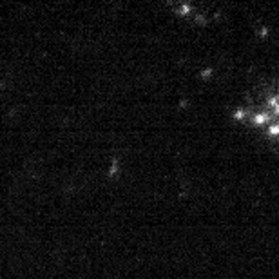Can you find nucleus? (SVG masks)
I'll return each mask as SVG.
<instances>
[{
	"mask_svg": "<svg viewBox=\"0 0 279 279\" xmlns=\"http://www.w3.org/2000/svg\"><path fill=\"white\" fill-rule=\"evenodd\" d=\"M272 118H274V114L270 112V111H259V112H256L252 118H250V123L252 125H256V127H261V125H265V123H268L270 125V122H272Z\"/></svg>",
	"mask_w": 279,
	"mask_h": 279,
	"instance_id": "obj_1",
	"label": "nucleus"
},
{
	"mask_svg": "<svg viewBox=\"0 0 279 279\" xmlns=\"http://www.w3.org/2000/svg\"><path fill=\"white\" fill-rule=\"evenodd\" d=\"M267 134H268V136H272V138L279 136V123H270V125H268V129H267Z\"/></svg>",
	"mask_w": 279,
	"mask_h": 279,
	"instance_id": "obj_2",
	"label": "nucleus"
},
{
	"mask_svg": "<svg viewBox=\"0 0 279 279\" xmlns=\"http://www.w3.org/2000/svg\"><path fill=\"white\" fill-rule=\"evenodd\" d=\"M245 116H246V109H236L234 111V118H236L238 122L245 120Z\"/></svg>",
	"mask_w": 279,
	"mask_h": 279,
	"instance_id": "obj_3",
	"label": "nucleus"
},
{
	"mask_svg": "<svg viewBox=\"0 0 279 279\" xmlns=\"http://www.w3.org/2000/svg\"><path fill=\"white\" fill-rule=\"evenodd\" d=\"M190 9H192V7H190L188 4H181L180 7H176V13H178V14H187Z\"/></svg>",
	"mask_w": 279,
	"mask_h": 279,
	"instance_id": "obj_4",
	"label": "nucleus"
},
{
	"mask_svg": "<svg viewBox=\"0 0 279 279\" xmlns=\"http://www.w3.org/2000/svg\"><path fill=\"white\" fill-rule=\"evenodd\" d=\"M212 72H214V71H212V67H207V69H203V71H201V78H203V80L210 78V76H212Z\"/></svg>",
	"mask_w": 279,
	"mask_h": 279,
	"instance_id": "obj_5",
	"label": "nucleus"
},
{
	"mask_svg": "<svg viewBox=\"0 0 279 279\" xmlns=\"http://www.w3.org/2000/svg\"><path fill=\"white\" fill-rule=\"evenodd\" d=\"M116 170H118V159H112L111 169H109V176H114V174H116Z\"/></svg>",
	"mask_w": 279,
	"mask_h": 279,
	"instance_id": "obj_6",
	"label": "nucleus"
},
{
	"mask_svg": "<svg viewBox=\"0 0 279 279\" xmlns=\"http://www.w3.org/2000/svg\"><path fill=\"white\" fill-rule=\"evenodd\" d=\"M194 22H196V24H199V25H205V24H207V18H205L203 14H198V17L194 18Z\"/></svg>",
	"mask_w": 279,
	"mask_h": 279,
	"instance_id": "obj_7",
	"label": "nucleus"
},
{
	"mask_svg": "<svg viewBox=\"0 0 279 279\" xmlns=\"http://www.w3.org/2000/svg\"><path fill=\"white\" fill-rule=\"evenodd\" d=\"M267 35H268V27H263L261 31H259V36L261 38H267Z\"/></svg>",
	"mask_w": 279,
	"mask_h": 279,
	"instance_id": "obj_8",
	"label": "nucleus"
},
{
	"mask_svg": "<svg viewBox=\"0 0 279 279\" xmlns=\"http://www.w3.org/2000/svg\"><path fill=\"white\" fill-rule=\"evenodd\" d=\"M180 107H181V109L187 107V100H180Z\"/></svg>",
	"mask_w": 279,
	"mask_h": 279,
	"instance_id": "obj_9",
	"label": "nucleus"
},
{
	"mask_svg": "<svg viewBox=\"0 0 279 279\" xmlns=\"http://www.w3.org/2000/svg\"><path fill=\"white\" fill-rule=\"evenodd\" d=\"M270 112H272V114H274V116H279V105H277V107H275V109H274V111H270Z\"/></svg>",
	"mask_w": 279,
	"mask_h": 279,
	"instance_id": "obj_10",
	"label": "nucleus"
}]
</instances>
